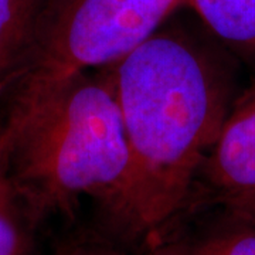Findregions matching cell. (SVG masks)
<instances>
[{
  "instance_id": "cell-1",
  "label": "cell",
  "mask_w": 255,
  "mask_h": 255,
  "mask_svg": "<svg viewBox=\"0 0 255 255\" xmlns=\"http://www.w3.org/2000/svg\"><path fill=\"white\" fill-rule=\"evenodd\" d=\"M132 157L108 237L152 246L190 204L197 172L236 97L217 50L183 27H160L110 65Z\"/></svg>"
},
{
  "instance_id": "cell-2",
  "label": "cell",
  "mask_w": 255,
  "mask_h": 255,
  "mask_svg": "<svg viewBox=\"0 0 255 255\" xmlns=\"http://www.w3.org/2000/svg\"><path fill=\"white\" fill-rule=\"evenodd\" d=\"M9 173L38 223L71 214L82 196L97 201L104 236L118 221L132 157L110 68L71 74L13 98Z\"/></svg>"
},
{
  "instance_id": "cell-3",
  "label": "cell",
  "mask_w": 255,
  "mask_h": 255,
  "mask_svg": "<svg viewBox=\"0 0 255 255\" xmlns=\"http://www.w3.org/2000/svg\"><path fill=\"white\" fill-rule=\"evenodd\" d=\"M183 7L187 0H47L13 98L117 64Z\"/></svg>"
},
{
  "instance_id": "cell-4",
  "label": "cell",
  "mask_w": 255,
  "mask_h": 255,
  "mask_svg": "<svg viewBox=\"0 0 255 255\" xmlns=\"http://www.w3.org/2000/svg\"><path fill=\"white\" fill-rule=\"evenodd\" d=\"M199 179L214 203L255 191V74L231 102Z\"/></svg>"
},
{
  "instance_id": "cell-5",
  "label": "cell",
  "mask_w": 255,
  "mask_h": 255,
  "mask_svg": "<svg viewBox=\"0 0 255 255\" xmlns=\"http://www.w3.org/2000/svg\"><path fill=\"white\" fill-rule=\"evenodd\" d=\"M47 0H0V97L11 91L36 41Z\"/></svg>"
},
{
  "instance_id": "cell-6",
  "label": "cell",
  "mask_w": 255,
  "mask_h": 255,
  "mask_svg": "<svg viewBox=\"0 0 255 255\" xmlns=\"http://www.w3.org/2000/svg\"><path fill=\"white\" fill-rule=\"evenodd\" d=\"M209 33L255 71V0H187Z\"/></svg>"
},
{
  "instance_id": "cell-7",
  "label": "cell",
  "mask_w": 255,
  "mask_h": 255,
  "mask_svg": "<svg viewBox=\"0 0 255 255\" xmlns=\"http://www.w3.org/2000/svg\"><path fill=\"white\" fill-rule=\"evenodd\" d=\"M10 132L0 125V255H33L38 224L9 173Z\"/></svg>"
},
{
  "instance_id": "cell-8",
  "label": "cell",
  "mask_w": 255,
  "mask_h": 255,
  "mask_svg": "<svg viewBox=\"0 0 255 255\" xmlns=\"http://www.w3.org/2000/svg\"><path fill=\"white\" fill-rule=\"evenodd\" d=\"M228 223L191 236L167 234L145 255H255V224L228 216Z\"/></svg>"
},
{
  "instance_id": "cell-9",
  "label": "cell",
  "mask_w": 255,
  "mask_h": 255,
  "mask_svg": "<svg viewBox=\"0 0 255 255\" xmlns=\"http://www.w3.org/2000/svg\"><path fill=\"white\" fill-rule=\"evenodd\" d=\"M54 255H124L119 244L102 233H87L64 238Z\"/></svg>"
},
{
  "instance_id": "cell-10",
  "label": "cell",
  "mask_w": 255,
  "mask_h": 255,
  "mask_svg": "<svg viewBox=\"0 0 255 255\" xmlns=\"http://www.w3.org/2000/svg\"><path fill=\"white\" fill-rule=\"evenodd\" d=\"M217 204H221L226 209L228 216L255 224V191L244 196L226 199Z\"/></svg>"
}]
</instances>
